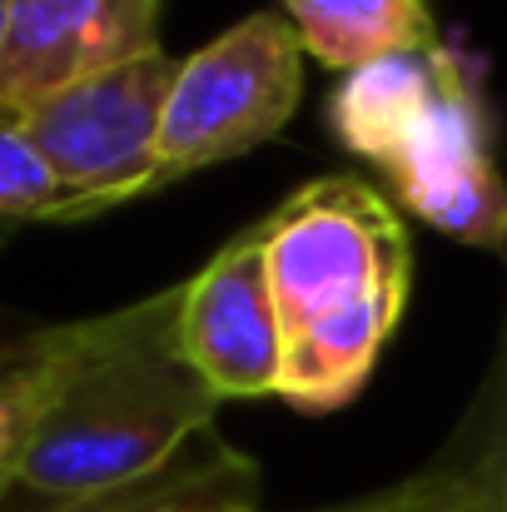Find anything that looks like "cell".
I'll return each instance as SVG.
<instances>
[{"mask_svg":"<svg viewBox=\"0 0 507 512\" xmlns=\"http://www.w3.org/2000/svg\"><path fill=\"white\" fill-rule=\"evenodd\" d=\"M184 284L75 319L0 512H65L169 468L224 408L179 339Z\"/></svg>","mask_w":507,"mask_h":512,"instance_id":"cell-1","label":"cell"},{"mask_svg":"<svg viewBox=\"0 0 507 512\" xmlns=\"http://www.w3.org/2000/svg\"><path fill=\"white\" fill-rule=\"evenodd\" d=\"M264 269L284 329L279 403L324 418L348 408L413 289V239L403 209L363 174H324L279 199L264 219Z\"/></svg>","mask_w":507,"mask_h":512,"instance_id":"cell-2","label":"cell"},{"mask_svg":"<svg viewBox=\"0 0 507 512\" xmlns=\"http://www.w3.org/2000/svg\"><path fill=\"white\" fill-rule=\"evenodd\" d=\"M334 145L373 170V184L403 219L433 234L507 254V179L483 65L433 40L423 50L338 75L324 105Z\"/></svg>","mask_w":507,"mask_h":512,"instance_id":"cell-3","label":"cell"},{"mask_svg":"<svg viewBox=\"0 0 507 512\" xmlns=\"http://www.w3.org/2000/svg\"><path fill=\"white\" fill-rule=\"evenodd\" d=\"M304 60L274 5L184 55L160 125V189L279 140L304 100Z\"/></svg>","mask_w":507,"mask_h":512,"instance_id":"cell-4","label":"cell"},{"mask_svg":"<svg viewBox=\"0 0 507 512\" xmlns=\"http://www.w3.org/2000/svg\"><path fill=\"white\" fill-rule=\"evenodd\" d=\"M174 70L179 55L155 50L60 90L20 120L85 219L160 189V125Z\"/></svg>","mask_w":507,"mask_h":512,"instance_id":"cell-5","label":"cell"},{"mask_svg":"<svg viewBox=\"0 0 507 512\" xmlns=\"http://www.w3.org/2000/svg\"><path fill=\"white\" fill-rule=\"evenodd\" d=\"M165 0H10L0 50V120L20 125L60 90L165 50Z\"/></svg>","mask_w":507,"mask_h":512,"instance_id":"cell-6","label":"cell"},{"mask_svg":"<svg viewBox=\"0 0 507 512\" xmlns=\"http://www.w3.org/2000/svg\"><path fill=\"white\" fill-rule=\"evenodd\" d=\"M179 339L219 403L279 398L284 388V329L264 269L259 224L239 229L214 259L184 279Z\"/></svg>","mask_w":507,"mask_h":512,"instance_id":"cell-7","label":"cell"},{"mask_svg":"<svg viewBox=\"0 0 507 512\" xmlns=\"http://www.w3.org/2000/svg\"><path fill=\"white\" fill-rule=\"evenodd\" d=\"M418 473L408 512H507V304L468 408Z\"/></svg>","mask_w":507,"mask_h":512,"instance_id":"cell-8","label":"cell"},{"mask_svg":"<svg viewBox=\"0 0 507 512\" xmlns=\"http://www.w3.org/2000/svg\"><path fill=\"white\" fill-rule=\"evenodd\" d=\"M304 55L334 75L433 45L443 30L428 0H279Z\"/></svg>","mask_w":507,"mask_h":512,"instance_id":"cell-9","label":"cell"},{"mask_svg":"<svg viewBox=\"0 0 507 512\" xmlns=\"http://www.w3.org/2000/svg\"><path fill=\"white\" fill-rule=\"evenodd\" d=\"M65 512H264V473L219 428H209L155 478Z\"/></svg>","mask_w":507,"mask_h":512,"instance_id":"cell-10","label":"cell"},{"mask_svg":"<svg viewBox=\"0 0 507 512\" xmlns=\"http://www.w3.org/2000/svg\"><path fill=\"white\" fill-rule=\"evenodd\" d=\"M65 339H70V324L0 334V498L15 483V468L25 458V443L35 433L55 368L65 358Z\"/></svg>","mask_w":507,"mask_h":512,"instance_id":"cell-11","label":"cell"},{"mask_svg":"<svg viewBox=\"0 0 507 512\" xmlns=\"http://www.w3.org/2000/svg\"><path fill=\"white\" fill-rule=\"evenodd\" d=\"M85 219L75 194L60 184L50 160L35 150V140L0 120V234L20 224H75Z\"/></svg>","mask_w":507,"mask_h":512,"instance_id":"cell-12","label":"cell"},{"mask_svg":"<svg viewBox=\"0 0 507 512\" xmlns=\"http://www.w3.org/2000/svg\"><path fill=\"white\" fill-rule=\"evenodd\" d=\"M5 25H10V0H0V50H5Z\"/></svg>","mask_w":507,"mask_h":512,"instance_id":"cell-13","label":"cell"}]
</instances>
